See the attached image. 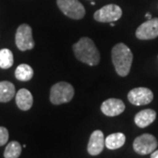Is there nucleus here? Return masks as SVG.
I'll list each match as a JSON object with an SVG mask.
<instances>
[{"instance_id":"6e6552de","label":"nucleus","mask_w":158,"mask_h":158,"mask_svg":"<svg viewBox=\"0 0 158 158\" xmlns=\"http://www.w3.org/2000/svg\"><path fill=\"white\" fill-rule=\"evenodd\" d=\"M127 98L135 106H145L152 101L154 95L151 90L145 87H138L130 90Z\"/></svg>"},{"instance_id":"dca6fc26","label":"nucleus","mask_w":158,"mask_h":158,"mask_svg":"<svg viewBox=\"0 0 158 158\" xmlns=\"http://www.w3.org/2000/svg\"><path fill=\"white\" fill-rule=\"evenodd\" d=\"M34 76V70L27 64H20L19 65L15 70V77L19 81H29Z\"/></svg>"},{"instance_id":"9b49d317","label":"nucleus","mask_w":158,"mask_h":158,"mask_svg":"<svg viewBox=\"0 0 158 158\" xmlns=\"http://www.w3.org/2000/svg\"><path fill=\"white\" fill-rule=\"evenodd\" d=\"M105 147L104 134L100 130H95L90 135L87 150L90 156H98L103 151Z\"/></svg>"},{"instance_id":"7ed1b4c3","label":"nucleus","mask_w":158,"mask_h":158,"mask_svg":"<svg viewBox=\"0 0 158 158\" xmlns=\"http://www.w3.org/2000/svg\"><path fill=\"white\" fill-rule=\"evenodd\" d=\"M75 90L72 85L66 82H59L52 86L50 101L54 105L69 103L74 97Z\"/></svg>"},{"instance_id":"2eb2a0df","label":"nucleus","mask_w":158,"mask_h":158,"mask_svg":"<svg viewBox=\"0 0 158 158\" xmlns=\"http://www.w3.org/2000/svg\"><path fill=\"white\" fill-rule=\"evenodd\" d=\"M126 136L122 133H115L108 135L105 140V145L108 149H118L125 144Z\"/></svg>"},{"instance_id":"1a4fd4ad","label":"nucleus","mask_w":158,"mask_h":158,"mask_svg":"<svg viewBox=\"0 0 158 158\" xmlns=\"http://www.w3.org/2000/svg\"><path fill=\"white\" fill-rule=\"evenodd\" d=\"M139 40H153L158 37V18L142 23L135 32Z\"/></svg>"},{"instance_id":"ddd939ff","label":"nucleus","mask_w":158,"mask_h":158,"mask_svg":"<svg viewBox=\"0 0 158 158\" xmlns=\"http://www.w3.org/2000/svg\"><path fill=\"white\" fill-rule=\"evenodd\" d=\"M34 98L31 92L27 89H20L16 93V104L22 111H28L33 106Z\"/></svg>"},{"instance_id":"f257e3e1","label":"nucleus","mask_w":158,"mask_h":158,"mask_svg":"<svg viewBox=\"0 0 158 158\" xmlns=\"http://www.w3.org/2000/svg\"><path fill=\"white\" fill-rule=\"evenodd\" d=\"M75 56L80 62L90 66L98 65L100 62V55L93 40L87 37H83L73 45Z\"/></svg>"},{"instance_id":"aec40b11","label":"nucleus","mask_w":158,"mask_h":158,"mask_svg":"<svg viewBox=\"0 0 158 158\" xmlns=\"http://www.w3.org/2000/svg\"><path fill=\"white\" fill-rule=\"evenodd\" d=\"M150 158H158V150H155L154 152L151 153Z\"/></svg>"},{"instance_id":"412c9836","label":"nucleus","mask_w":158,"mask_h":158,"mask_svg":"<svg viewBox=\"0 0 158 158\" xmlns=\"http://www.w3.org/2000/svg\"><path fill=\"white\" fill-rule=\"evenodd\" d=\"M146 17H147L148 19H152V18H151V14H150V13H147V14H146Z\"/></svg>"},{"instance_id":"a211bd4d","label":"nucleus","mask_w":158,"mask_h":158,"mask_svg":"<svg viewBox=\"0 0 158 158\" xmlns=\"http://www.w3.org/2000/svg\"><path fill=\"white\" fill-rule=\"evenodd\" d=\"M13 55L8 48H3L0 50V68L6 69L13 65Z\"/></svg>"},{"instance_id":"f03ea898","label":"nucleus","mask_w":158,"mask_h":158,"mask_svg":"<svg viewBox=\"0 0 158 158\" xmlns=\"http://www.w3.org/2000/svg\"><path fill=\"white\" fill-rule=\"evenodd\" d=\"M112 60L118 75L126 77L129 74L133 62V54L126 44L118 43L113 47Z\"/></svg>"},{"instance_id":"f8f14e48","label":"nucleus","mask_w":158,"mask_h":158,"mask_svg":"<svg viewBox=\"0 0 158 158\" xmlns=\"http://www.w3.org/2000/svg\"><path fill=\"white\" fill-rule=\"evenodd\" d=\"M156 118V113L154 110L145 109L136 114L135 117V122L139 127L144 128L152 124Z\"/></svg>"},{"instance_id":"f3484780","label":"nucleus","mask_w":158,"mask_h":158,"mask_svg":"<svg viewBox=\"0 0 158 158\" xmlns=\"http://www.w3.org/2000/svg\"><path fill=\"white\" fill-rule=\"evenodd\" d=\"M22 151V148L18 141H11L7 144L4 156L5 158H19Z\"/></svg>"},{"instance_id":"9d476101","label":"nucleus","mask_w":158,"mask_h":158,"mask_svg":"<svg viewBox=\"0 0 158 158\" xmlns=\"http://www.w3.org/2000/svg\"><path fill=\"white\" fill-rule=\"evenodd\" d=\"M125 110V104L118 98H109L101 105V111L105 115L114 117L122 113Z\"/></svg>"},{"instance_id":"0eeeda50","label":"nucleus","mask_w":158,"mask_h":158,"mask_svg":"<svg viewBox=\"0 0 158 158\" xmlns=\"http://www.w3.org/2000/svg\"><path fill=\"white\" fill-rule=\"evenodd\" d=\"M122 16V10L116 5H107L98 10L94 13V19L98 22H114L118 20Z\"/></svg>"},{"instance_id":"4468645a","label":"nucleus","mask_w":158,"mask_h":158,"mask_svg":"<svg viewBox=\"0 0 158 158\" xmlns=\"http://www.w3.org/2000/svg\"><path fill=\"white\" fill-rule=\"evenodd\" d=\"M15 86L11 82L2 81L0 82V102H9L15 96Z\"/></svg>"},{"instance_id":"423d86ee","label":"nucleus","mask_w":158,"mask_h":158,"mask_svg":"<svg viewBox=\"0 0 158 158\" xmlns=\"http://www.w3.org/2000/svg\"><path fill=\"white\" fill-rule=\"evenodd\" d=\"M157 140L152 135L144 134L138 136L133 143L134 149L137 154L145 156L151 154L157 148Z\"/></svg>"},{"instance_id":"39448f33","label":"nucleus","mask_w":158,"mask_h":158,"mask_svg":"<svg viewBox=\"0 0 158 158\" xmlns=\"http://www.w3.org/2000/svg\"><path fill=\"white\" fill-rule=\"evenodd\" d=\"M15 42L17 48L20 51L30 50L34 48L32 28L27 24L20 25L17 29L15 35Z\"/></svg>"},{"instance_id":"20e7f679","label":"nucleus","mask_w":158,"mask_h":158,"mask_svg":"<svg viewBox=\"0 0 158 158\" xmlns=\"http://www.w3.org/2000/svg\"><path fill=\"white\" fill-rule=\"evenodd\" d=\"M57 6L63 14L73 19L85 17V9L78 0H56Z\"/></svg>"},{"instance_id":"6ab92c4d","label":"nucleus","mask_w":158,"mask_h":158,"mask_svg":"<svg viewBox=\"0 0 158 158\" xmlns=\"http://www.w3.org/2000/svg\"><path fill=\"white\" fill-rule=\"evenodd\" d=\"M9 139V133L8 130L4 127H0V147L6 144Z\"/></svg>"},{"instance_id":"4be33fe9","label":"nucleus","mask_w":158,"mask_h":158,"mask_svg":"<svg viewBox=\"0 0 158 158\" xmlns=\"http://www.w3.org/2000/svg\"><path fill=\"white\" fill-rule=\"evenodd\" d=\"M110 26H111V27H114V26H115V25H114V23H110Z\"/></svg>"}]
</instances>
